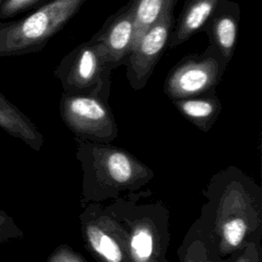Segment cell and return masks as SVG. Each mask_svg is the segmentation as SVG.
Masks as SVG:
<instances>
[{
	"mask_svg": "<svg viewBox=\"0 0 262 262\" xmlns=\"http://www.w3.org/2000/svg\"><path fill=\"white\" fill-rule=\"evenodd\" d=\"M206 202L196 219L212 251L229 260L251 243L262 241V187L235 166L211 176L202 191Z\"/></svg>",
	"mask_w": 262,
	"mask_h": 262,
	"instance_id": "obj_1",
	"label": "cell"
},
{
	"mask_svg": "<svg viewBox=\"0 0 262 262\" xmlns=\"http://www.w3.org/2000/svg\"><path fill=\"white\" fill-rule=\"evenodd\" d=\"M75 156L82 170L80 203H103L140 190L154 171L133 154L112 142H95L74 137Z\"/></svg>",
	"mask_w": 262,
	"mask_h": 262,
	"instance_id": "obj_2",
	"label": "cell"
},
{
	"mask_svg": "<svg viewBox=\"0 0 262 262\" xmlns=\"http://www.w3.org/2000/svg\"><path fill=\"white\" fill-rule=\"evenodd\" d=\"M150 189L128 192L106 206L122 226L129 262H170V211Z\"/></svg>",
	"mask_w": 262,
	"mask_h": 262,
	"instance_id": "obj_3",
	"label": "cell"
},
{
	"mask_svg": "<svg viewBox=\"0 0 262 262\" xmlns=\"http://www.w3.org/2000/svg\"><path fill=\"white\" fill-rule=\"evenodd\" d=\"M83 0H52L30 15L0 21V57L21 55L39 49L77 12Z\"/></svg>",
	"mask_w": 262,
	"mask_h": 262,
	"instance_id": "obj_4",
	"label": "cell"
},
{
	"mask_svg": "<svg viewBox=\"0 0 262 262\" xmlns=\"http://www.w3.org/2000/svg\"><path fill=\"white\" fill-rule=\"evenodd\" d=\"M106 96L107 92H63L60 116L74 137L95 142H113L118 137V125Z\"/></svg>",
	"mask_w": 262,
	"mask_h": 262,
	"instance_id": "obj_5",
	"label": "cell"
},
{
	"mask_svg": "<svg viewBox=\"0 0 262 262\" xmlns=\"http://www.w3.org/2000/svg\"><path fill=\"white\" fill-rule=\"evenodd\" d=\"M79 215L86 250L96 262H129L122 226L106 205L89 203Z\"/></svg>",
	"mask_w": 262,
	"mask_h": 262,
	"instance_id": "obj_6",
	"label": "cell"
},
{
	"mask_svg": "<svg viewBox=\"0 0 262 262\" xmlns=\"http://www.w3.org/2000/svg\"><path fill=\"white\" fill-rule=\"evenodd\" d=\"M108 67L94 41L76 48L61 62L57 76L64 92L101 93L106 90Z\"/></svg>",
	"mask_w": 262,
	"mask_h": 262,
	"instance_id": "obj_7",
	"label": "cell"
},
{
	"mask_svg": "<svg viewBox=\"0 0 262 262\" xmlns=\"http://www.w3.org/2000/svg\"><path fill=\"white\" fill-rule=\"evenodd\" d=\"M172 24L173 13L170 8L141 35L128 54L127 76L134 89L145 86L168 41Z\"/></svg>",
	"mask_w": 262,
	"mask_h": 262,
	"instance_id": "obj_8",
	"label": "cell"
},
{
	"mask_svg": "<svg viewBox=\"0 0 262 262\" xmlns=\"http://www.w3.org/2000/svg\"><path fill=\"white\" fill-rule=\"evenodd\" d=\"M219 78V62L214 57L187 59L170 73L164 90L171 100L199 96L213 91Z\"/></svg>",
	"mask_w": 262,
	"mask_h": 262,
	"instance_id": "obj_9",
	"label": "cell"
},
{
	"mask_svg": "<svg viewBox=\"0 0 262 262\" xmlns=\"http://www.w3.org/2000/svg\"><path fill=\"white\" fill-rule=\"evenodd\" d=\"M134 36L132 8L118 15L94 41L107 66H115L128 55Z\"/></svg>",
	"mask_w": 262,
	"mask_h": 262,
	"instance_id": "obj_10",
	"label": "cell"
},
{
	"mask_svg": "<svg viewBox=\"0 0 262 262\" xmlns=\"http://www.w3.org/2000/svg\"><path fill=\"white\" fill-rule=\"evenodd\" d=\"M0 129L21 140L30 148L40 151L44 136L38 127L16 105L0 92Z\"/></svg>",
	"mask_w": 262,
	"mask_h": 262,
	"instance_id": "obj_11",
	"label": "cell"
},
{
	"mask_svg": "<svg viewBox=\"0 0 262 262\" xmlns=\"http://www.w3.org/2000/svg\"><path fill=\"white\" fill-rule=\"evenodd\" d=\"M177 111L193 126L208 132L221 113V102L213 91L203 95L172 100Z\"/></svg>",
	"mask_w": 262,
	"mask_h": 262,
	"instance_id": "obj_12",
	"label": "cell"
},
{
	"mask_svg": "<svg viewBox=\"0 0 262 262\" xmlns=\"http://www.w3.org/2000/svg\"><path fill=\"white\" fill-rule=\"evenodd\" d=\"M177 256L179 262H228L212 251L196 220L185 233L177 250Z\"/></svg>",
	"mask_w": 262,
	"mask_h": 262,
	"instance_id": "obj_13",
	"label": "cell"
},
{
	"mask_svg": "<svg viewBox=\"0 0 262 262\" xmlns=\"http://www.w3.org/2000/svg\"><path fill=\"white\" fill-rule=\"evenodd\" d=\"M219 0H193L185 10L171 45L184 42L209 18Z\"/></svg>",
	"mask_w": 262,
	"mask_h": 262,
	"instance_id": "obj_14",
	"label": "cell"
},
{
	"mask_svg": "<svg viewBox=\"0 0 262 262\" xmlns=\"http://www.w3.org/2000/svg\"><path fill=\"white\" fill-rule=\"evenodd\" d=\"M174 0H136L131 6L134 17V36L132 48L141 35L164 13L173 8Z\"/></svg>",
	"mask_w": 262,
	"mask_h": 262,
	"instance_id": "obj_15",
	"label": "cell"
},
{
	"mask_svg": "<svg viewBox=\"0 0 262 262\" xmlns=\"http://www.w3.org/2000/svg\"><path fill=\"white\" fill-rule=\"evenodd\" d=\"M236 21L230 15H223L215 21L214 35L216 43L226 58H230L236 41Z\"/></svg>",
	"mask_w": 262,
	"mask_h": 262,
	"instance_id": "obj_16",
	"label": "cell"
},
{
	"mask_svg": "<svg viewBox=\"0 0 262 262\" xmlns=\"http://www.w3.org/2000/svg\"><path fill=\"white\" fill-rule=\"evenodd\" d=\"M24 232L13 218L0 209V245L15 238H23Z\"/></svg>",
	"mask_w": 262,
	"mask_h": 262,
	"instance_id": "obj_17",
	"label": "cell"
},
{
	"mask_svg": "<svg viewBox=\"0 0 262 262\" xmlns=\"http://www.w3.org/2000/svg\"><path fill=\"white\" fill-rule=\"evenodd\" d=\"M46 262H87V260L79 252L63 244L51 252Z\"/></svg>",
	"mask_w": 262,
	"mask_h": 262,
	"instance_id": "obj_18",
	"label": "cell"
},
{
	"mask_svg": "<svg viewBox=\"0 0 262 262\" xmlns=\"http://www.w3.org/2000/svg\"><path fill=\"white\" fill-rule=\"evenodd\" d=\"M228 262H262L261 243H251L230 257Z\"/></svg>",
	"mask_w": 262,
	"mask_h": 262,
	"instance_id": "obj_19",
	"label": "cell"
},
{
	"mask_svg": "<svg viewBox=\"0 0 262 262\" xmlns=\"http://www.w3.org/2000/svg\"><path fill=\"white\" fill-rule=\"evenodd\" d=\"M37 1L38 0H5L0 7V18L10 17L25 10Z\"/></svg>",
	"mask_w": 262,
	"mask_h": 262,
	"instance_id": "obj_20",
	"label": "cell"
}]
</instances>
